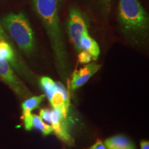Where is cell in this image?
I'll return each mask as SVG.
<instances>
[{"mask_svg": "<svg viewBox=\"0 0 149 149\" xmlns=\"http://www.w3.org/2000/svg\"><path fill=\"white\" fill-rule=\"evenodd\" d=\"M34 6L49 37L59 73L66 81L68 70V55L59 25L57 0H34Z\"/></svg>", "mask_w": 149, "mask_h": 149, "instance_id": "1", "label": "cell"}, {"mask_svg": "<svg viewBox=\"0 0 149 149\" xmlns=\"http://www.w3.org/2000/svg\"><path fill=\"white\" fill-rule=\"evenodd\" d=\"M119 20L128 34H142L148 29V15L139 0H120Z\"/></svg>", "mask_w": 149, "mask_h": 149, "instance_id": "2", "label": "cell"}, {"mask_svg": "<svg viewBox=\"0 0 149 149\" xmlns=\"http://www.w3.org/2000/svg\"><path fill=\"white\" fill-rule=\"evenodd\" d=\"M1 24L22 51L29 54L33 51L34 33L29 20L22 13H9L2 19Z\"/></svg>", "mask_w": 149, "mask_h": 149, "instance_id": "3", "label": "cell"}, {"mask_svg": "<svg viewBox=\"0 0 149 149\" xmlns=\"http://www.w3.org/2000/svg\"><path fill=\"white\" fill-rule=\"evenodd\" d=\"M40 82L53 109L58 110L65 118L68 120L70 100L65 87L48 77H42Z\"/></svg>", "mask_w": 149, "mask_h": 149, "instance_id": "4", "label": "cell"}, {"mask_svg": "<svg viewBox=\"0 0 149 149\" xmlns=\"http://www.w3.org/2000/svg\"><path fill=\"white\" fill-rule=\"evenodd\" d=\"M0 79L20 98L27 99L32 95L29 89L15 75L8 61L1 57H0Z\"/></svg>", "mask_w": 149, "mask_h": 149, "instance_id": "5", "label": "cell"}, {"mask_svg": "<svg viewBox=\"0 0 149 149\" xmlns=\"http://www.w3.org/2000/svg\"><path fill=\"white\" fill-rule=\"evenodd\" d=\"M68 31L70 41L78 53L81 51L80 39L84 33L88 32L84 18L77 9L72 8L70 10L68 22Z\"/></svg>", "mask_w": 149, "mask_h": 149, "instance_id": "6", "label": "cell"}, {"mask_svg": "<svg viewBox=\"0 0 149 149\" xmlns=\"http://www.w3.org/2000/svg\"><path fill=\"white\" fill-rule=\"evenodd\" d=\"M62 113L57 109L51 110V124L53 132L58 138L68 146H73L74 142L68 132V123Z\"/></svg>", "mask_w": 149, "mask_h": 149, "instance_id": "7", "label": "cell"}, {"mask_svg": "<svg viewBox=\"0 0 149 149\" xmlns=\"http://www.w3.org/2000/svg\"><path fill=\"white\" fill-rule=\"evenodd\" d=\"M102 65L96 63H88L81 69L75 70L72 75L70 81V89L72 91L77 90L88 81L101 68Z\"/></svg>", "mask_w": 149, "mask_h": 149, "instance_id": "8", "label": "cell"}, {"mask_svg": "<svg viewBox=\"0 0 149 149\" xmlns=\"http://www.w3.org/2000/svg\"><path fill=\"white\" fill-rule=\"evenodd\" d=\"M23 120L26 130H31L33 128H35L42 132L44 135H50L53 133L52 126L49 124H46L40 115L31 113L29 116L23 118Z\"/></svg>", "mask_w": 149, "mask_h": 149, "instance_id": "9", "label": "cell"}, {"mask_svg": "<svg viewBox=\"0 0 149 149\" xmlns=\"http://www.w3.org/2000/svg\"><path fill=\"white\" fill-rule=\"evenodd\" d=\"M108 149H135V145L126 136L117 135L107 139L104 143Z\"/></svg>", "mask_w": 149, "mask_h": 149, "instance_id": "10", "label": "cell"}, {"mask_svg": "<svg viewBox=\"0 0 149 149\" xmlns=\"http://www.w3.org/2000/svg\"><path fill=\"white\" fill-rule=\"evenodd\" d=\"M81 51H85L90 54L93 60H97L100 53V49L97 43L93 39L88 33H86L81 36L79 41Z\"/></svg>", "mask_w": 149, "mask_h": 149, "instance_id": "11", "label": "cell"}, {"mask_svg": "<svg viewBox=\"0 0 149 149\" xmlns=\"http://www.w3.org/2000/svg\"><path fill=\"white\" fill-rule=\"evenodd\" d=\"M0 57L8 61L9 64L12 65L15 69L17 70L21 69L17 61L15 54L12 46L6 41H0Z\"/></svg>", "mask_w": 149, "mask_h": 149, "instance_id": "12", "label": "cell"}, {"mask_svg": "<svg viewBox=\"0 0 149 149\" xmlns=\"http://www.w3.org/2000/svg\"><path fill=\"white\" fill-rule=\"evenodd\" d=\"M44 99H45L44 95L32 96L27 98L22 104V118L29 116L33 111L40 107V104L44 101Z\"/></svg>", "mask_w": 149, "mask_h": 149, "instance_id": "13", "label": "cell"}, {"mask_svg": "<svg viewBox=\"0 0 149 149\" xmlns=\"http://www.w3.org/2000/svg\"><path fill=\"white\" fill-rule=\"evenodd\" d=\"M93 60L92 57L88 52L81 51L78 53V61L81 64H88Z\"/></svg>", "mask_w": 149, "mask_h": 149, "instance_id": "14", "label": "cell"}, {"mask_svg": "<svg viewBox=\"0 0 149 149\" xmlns=\"http://www.w3.org/2000/svg\"><path fill=\"white\" fill-rule=\"evenodd\" d=\"M51 110L42 109L40 111V116L43 120L45 121L47 123L51 122Z\"/></svg>", "mask_w": 149, "mask_h": 149, "instance_id": "15", "label": "cell"}, {"mask_svg": "<svg viewBox=\"0 0 149 149\" xmlns=\"http://www.w3.org/2000/svg\"><path fill=\"white\" fill-rule=\"evenodd\" d=\"M88 149H108L107 147L105 146L100 139H97L94 144L92 145Z\"/></svg>", "mask_w": 149, "mask_h": 149, "instance_id": "16", "label": "cell"}, {"mask_svg": "<svg viewBox=\"0 0 149 149\" xmlns=\"http://www.w3.org/2000/svg\"><path fill=\"white\" fill-rule=\"evenodd\" d=\"M1 40H4L6 41V42H8L9 39L8 37H7V35H6L4 31H3L2 28L0 26V41Z\"/></svg>", "mask_w": 149, "mask_h": 149, "instance_id": "17", "label": "cell"}, {"mask_svg": "<svg viewBox=\"0 0 149 149\" xmlns=\"http://www.w3.org/2000/svg\"><path fill=\"white\" fill-rule=\"evenodd\" d=\"M141 149H149V142L148 141L143 140L140 143Z\"/></svg>", "mask_w": 149, "mask_h": 149, "instance_id": "18", "label": "cell"}, {"mask_svg": "<svg viewBox=\"0 0 149 149\" xmlns=\"http://www.w3.org/2000/svg\"><path fill=\"white\" fill-rule=\"evenodd\" d=\"M103 1L106 3H107V4H109L110 2H111V0H103Z\"/></svg>", "mask_w": 149, "mask_h": 149, "instance_id": "19", "label": "cell"}]
</instances>
